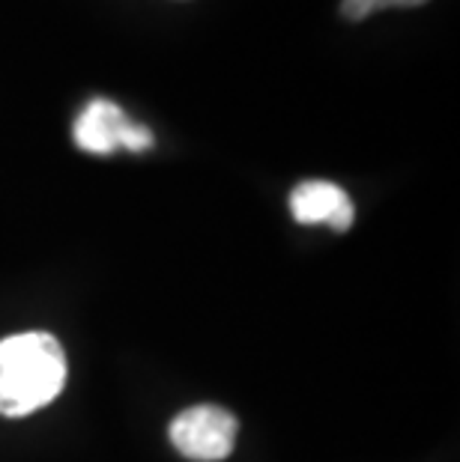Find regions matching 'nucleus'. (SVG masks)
<instances>
[{"label":"nucleus","instance_id":"obj_2","mask_svg":"<svg viewBox=\"0 0 460 462\" xmlns=\"http://www.w3.org/2000/svg\"><path fill=\"white\" fill-rule=\"evenodd\" d=\"M72 141L78 150H84V152L111 155L117 150L146 152L155 143V137L146 125L132 123L117 102L93 99V102H87L84 111L75 116Z\"/></svg>","mask_w":460,"mask_h":462},{"label":"nucleus","instance_id":"obj_3","mask_svg":"<svg viewBox=\"0 0 460 462\" xmlns=\"http://www.w3.org/2000/svg\"><path fill=\"white\" fill-rule=\"evenodd\" d=\"M237 418L221 406H194L180 411L171 420V445L185 459L194 462H219L228 459L237 445Z\"/></svg>","mask_w":460,"mask_h":462},{"label":"nucleus","instance_id":"obj_1","mask_svg":"<svg viewBox=\"0 0 460 462\" xmlns=\"http://www.w3.org/2000/svg\"><path fill=\"white\" fill-rule=\"evenodd\" d=\"M66 385V356L52 334L27 331L0 340V415L24 418Z\"/></svg>","mask_w":460,"mask_h":462},{"label":"nucleus","instance_id":"obj_5","mask_svg":"<svg viewBox=\"0 0 460 462\" xmlns=\"http://www.w3.org/2000/svg\"><path fill=\"white\" fill-rule=\"evenodd\" d=\"M427 0H344L341 4V13L350 22H361L368 18L371 13H380V9H389V6H422Z\"/></svg>","mask_w":460,"mask_h":462},{"label":"nucleus","instance_id":"obj_4","mask_svg":"<svg viewBox=\"0 0 460 462\" xmlns=\"http://www.w3.org/2000/svg\"><path fill=\"white\" fill-rule=\"evenodd\" d=\"M290 212L299 224H329L332 230L344 233L356 218L353 200L341 185L329 180H305L290 194Z\"/></svg>","mask_w":460,"mask_h":462}]
</instances>
